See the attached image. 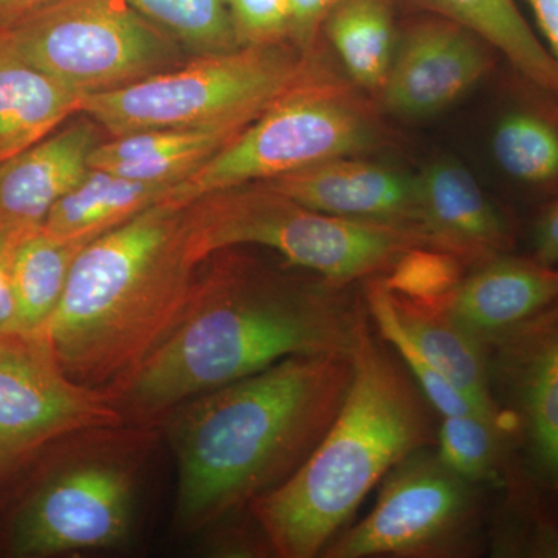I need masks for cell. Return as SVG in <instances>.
<instances>
[{"label":"cell","instance_id":"8992f818","mask_svg":"<svg viewBox=\"0 0 558 558\" xmlns=\"http://www.w3.org/2000/svg\"><path fill=\"white\" fill-rule=\"evenodd\" d=\"M317 68L284 43L205 53L185 68L86 95L81 112L112 137L150 130L247 128Z\"/></svg>","mask_w":558,"mask_h":558},{"label":"cell","instance_id":"9a60e30c","mask_svg":"<svg viewBox=\"0 0 558 558\" xmlns=\"http://www.w3.org/2000/svg\"><path fill=\"white\" fill-rule=\"evenodd\" d=\"M97 138L92 121H76L2 161L0 233L25 236L43 229L51 208L89 171Z\"/></svg>","mask_w":558,"mask_h":558},{"label":"cell","instance_id":"6da1fadb","mask_svg":"<svg viewBox=\"0 0 558 558\" xmlns=\"http://www.w3.org/2000/svg\"><path fill=\"white\" fill-rule=\"evenodd\" d=\"M178 325L117 392L124 424H160L186 400L292 355L351 352L365 299L351 286L301 281L218 252Z\"/></svg>","mask_w":558,"mask_h":558},{"label":"cell","instance_id":"52a82bcc","mask_svg":"<svg viewBox=\"0 0 558 558\" xmlns=\"http://www.w3.org/2000/svg\"><path fill=\"white\" fill-rule=\"evenodd\" d=\"M380 140L379 120L368 102L317 68L193 174L175 183L165 202L186 207L219 191L355 157L376 148Z\"/></svg>","mask_w":558,"mask_h":558},{"label":"cell","instance_id":"277c9868","mask_svg":"<svg viewBox=\"0 0 558 558\" xmlns=\"http://www.w3.org/2000/svg\"><path fill=\"white\" fill-rule=\"evenodd\" d=\"M351 355V385L326 435L282 486L248 506L275 556H322L366 495L438 439L432 405L374 329L366 304Z\"/></svg>","mask_w":558,"mask_h":558},{"label":"cell","instance_id":"e0dca14e","mask_svg":"<svg viewBox=\"0 0 558 558\" xmlns=\"http://www.w3.org/2000/svg\"><path fill=\"white\" fill-rule=\"evenodd\" d=\"M558 303V267L508 252L484 260L459 282L446 311L473 337H490Z\"/></svg>","mask_w":558,"mask_h":558},{"label":"cell","instance_id":"3957f363","mask_svg":"<svg viewBox=\"0 0 558 558\" xmlns=\"http://www.w3.org/2000/svg\"><path fill=\"white\" fill-rule=\"evenodd\" d=\"M189 205H154L84 245L44 337L70 379L117 396L170 336L197 269Z\"/></svg>","mask_w":558,"mask_h":558},{"label":"cell","instance_id":"9c48e42d","mask_svg":"<svg viewBox=\"0 0 558 558\" xmlns=\"http://www.w3.org/2000/svg\"><path fill=\"white\" fill-rule=\"evenodd\" d=\"M368 515L330 539L326 558L459 556L478 521L473 484L438 454L414 451L385 476Z\"/></svg>","mask_w":558,"mask_h":558},{"label":"cell","instance_id":"5b68a950","mask_svg":"<svg viewBox=\"0 0 558 558\" xmlns=\"http://www.w3.org/2000/svg\"><path fill=\"white\" fill-rule=\"evenodd\" d=\"M189 241L199 264L220 250L260 245L344 286L385 277L411 248H438L422 231L326 215L259 182L190 204Z\"/></svg>","mask_w":558,"mask_h":558},{"label":"cell","instance_id":"1f68e13d","mask_svg":"<svg viewBox=\"0 0 558 558\" xmlns=\"http://www.w3.org/2000/svg\"><path fill=\"white\" fill-rule=\"evenodd\" d=\"M543 263L558 264V199L548 202L539 208L534 223V253Z\"/></svg>","mask_w":558,"mask_h":558},{"label":"cell","instance_id":"ba28073f","mask_svg":"<svg viewBox=\"0 0 558 558\" xmlns=\"http://www.w3.org/2000/svg\"><path fill=\"white\" fill-rule=\"evenodd\" d=\"M14 50L81 97L130 86L172 50L126 0H60L0 27Z\"/></svg>","mask_w":558,"mask_h":558},{"label":"cell","instance_id":"603a6c76","mask_svg":"<svg viewBox=\"0 0 558 558\" xmlns=\"http://www.w3.org/2000/svg\"><path fill=\"white\" fill-rule=\"evenodd\" d=\"M442 20L472 32L510 69L558 98V61L538 39L513 0H414Z\"/></svg>","mask_w":558,"mask_h":558},{"label":"cell","instance_id":"d4e9b609","mask_svg":"<svg viewBox=\"0 0 558 558\" xmlns=\"http://www.w3.org/2000/svg\"><path fill=\"white\" fill-rule=\"evenodd\" d=\"M43 229L27 234L14 250L13 274L20 332L44 333L68 286L70 270L84 245Z\"/></svg>","mask_w":558,"mask_h":558},{"label":"cell","instance_id":"ffe728a7","mask_svg":"<svg viewBox=\"0 0 558 558\" xmlns=\"http://www.w3.org/2000/svg\"><path fill=\"white\" fill-rule=\"evenodd\" d=\"M83 98L35 68L0 35V163L53 134Z\"/></svg>","mask_w":558,"mask_h":558},{"label":"cell","instance_id":"d6986e66","mask_svg":"<svg viewBox=\"0 0 558 558\" xmlns=\"http://www.w3.org/2000/svg\"><path fill=\"white\" fill-rule=\"evenodd\" d=\"M388 296L400 329L433 368L457 385L481 410L495 416L506 414L492 387L486 344L462 329L446 311V304L424 303L389 289Z\"/></svg>","mask_w":558,"mask_h":558},{"label":"cell","instance_id":"83f0119b","mask_svg":"<svg viewBox=\"0 0 558 558\" xmlns=\"http://www.w3.org/2000/svg\"><path fill=\"white\" fill-rule=\"evenodd\" d=\"M458 256L433 247L411 248L400 256L384 279L399 295L432 304H447L464 278Z\"/></svg>","mask_w":558,"mask_h":558},{"label":"cell","instance_id":"836d02e7","mask_svg":"<svg viewBox=\"0 0 558 558\" xmlns=\"http://www.w3.org/2000/svg\"><path fill=\"white\" fill-rule=\"evenodd\" d=\"M60 0H0V27Z\"/></svg>","mask_w":558,"mask_h":558},{"label":"cell","instance_id":"4316f807","mask_svg":"<svg viewBox=\"0 0 558 558\" xmlns=\"http://www.w3.org/2000/svg\"><path fill=\"white\" fill-rule=\"evenodd\" d=\"M145 20L199 53L240 49L229 0H126Z\"/></svg>","mask_w":558,"mask_h":558},{"label":"cell","instance_id":"ac0fdd59","mask_svg":"<svg viewBox=\"0 0 558 558\" xmlns=\"http://www.w3.org/2000/svg\"><path fill=\"white\" fill-rule=\"evenodd\" d=\"M517 90L492 131V157L505 178L548 204L558 199V98L520 73Z\"/></svg>","mask_w":558,"mask_h":558},{"label":"cell","instance_id":"cb8c5ba5","mask_svg":"<svg viewBox=\"0 0 558 558\" xmlns=\"http://www.w3.org/2000/svg\"><path fill=\"white\" fill-rule=\"evenodd\" d=\"M325 31L352 81L380 94L396 51L389 0H343L329 14Z\"/></svg>","mask_w":558,"mask_h":558},{"label":"cell","instance_id":"2e32d148","mask_svg":"<svg viewBox=\"0 0 558 558\" xmlns=\"http://www.w3.org/2000/svg\"><path fill=\"white\" fill-rule=\"evenodd\" d=\"M416 180L422 226L438 248L478 266L515 247L512 223L461 163L436 160Z\"/></svg>","mask_w":558,"mask_h":558},{"label":"cell","instance_id":"7a4b0ae2","mask_svg":"<svg viewBox=\"0 0 558 558\" xmlns=\"http://www.w3.org/2000/svg\"><path fill=\"white\" fill-rule=\"evenodd\" d=\"M352 373L351 352L292 355L170 411L179 526L201 531L282 486L332 425Z\"/></svg>","mask_w":558,"mask_h":558},{"label":"cell","instance_id":"4fadbf2b","mask_svg":"<svg viewBox=\"0 0 558 558\" xmlns=\"http://www.w3.org/2000/svg\"><path fill=\"white\" fill-rule=\"evenodd\" d=\"M492 50L454 22H418L396 47L380 90L384 108L403 119H425L450 108L494 69Z\"/></svg>","mask_w":558,"mask_h":558},{"label":"cell","instance_id":"8fae6325","mask_svg":"<svg viewBox=\"0 0 558 558\" xmlns=\"http://www.w3.org/2000/svg\"><path fill=\"white\" fill-rule=\"evenodd\" d=\"M124 425L117 396L70 379L44 333H0V459Z\"/></svg>","mask_w":558,"mask_h":558},{"label":"cell","instance_id":"484cf974","mask_svg":"<svg viewBox=\"0 0 558 558\" xmlns=\"http://www.w3.org/2000/svg\"><path fill=\"white\" fill-rule=\"evenodd\" d=\"M515 439L512 417L458 414L442 417L438 428V457L469 483L498 478L510 440Z\"/></svg>","mask_w":558,"mask_h":558},{"label":"cell","instance_id":"d6a6232c","mask_svg":"<svg viewBox=\"0 0 558 558\" xmlns=\"http://www.w3.org/2000/svg\"><path fill=\"white\" fill-rule=\"evenodd\" d=\"M543 36L548 40V49L558 61V0H526Z\"/></svg>","mask_w":558,"mask_h":558},{"label":"cell","instance_id":"44dd1931","mask_svg":"<svg viewBox=\"0 0 558 558\" xmlns=\"http://www.w3.org/2000/svg\"><path fill=\"white\" fill-rule=\"evenodd\" d=\"M245 128L150 130L112 137L92 150L89 167L142 182L175 183L193 174Z\"/></svg>","mask_w":558,"mask_h":558},{"label":"cell","instance_id":"4dcf8cb0","mask_svg":"<svg viewBox=\"0 0 558 558\" xmlns=\"http://www.w3.org/2000/svg\"><path fill=\"white\" fill-rule=\"evenodd\" d=\"M25 236L0 233V333L20 332L11 266H13L14 250Z\"/></svg>","mask_w":558,"mask_h":558},{"label":"cell","instance_id":"7402d4cb","mask_svg":"<svg viewBox=\"0 0 558 558\" xmlns=\"http://www.w3.org/2000/svg\"><path fill=\"white\" fill-rule=\"evenodd\" d=\"M171 183L142 182L89 168L57 202L43 230L65 241L90 242L167 199Z\"/></svg>","mask_w":558,"mask_h":558},{"label":"cell","instance_id":"f1b7e54d","mask_svg":"<svg viewBox=\"0 0 558 558\" xmlns=\"http://www.w3.org/2000/svg\"><path fill=\"white\" fill-rule=\"evenodd\" d=\"M240 47H264L289 39V0H229Z\"/></svg>","mask_w":558,"mask_h":558},{"label":"cell","instance_id":"5bb4252c","mask_svg":"<svg viewBox=\"0 0 558 558\" xmlns=\"http://www.w3.org/2000/svg\"><path fill=\"white\" fill-rule=\"evenodd\" d=\"M259 183L326 215L407 227L428 236L416 178L384 165L340 157Z\"/></svg>","mask_w":558,"mask_h":558},{"label":"cell","instance_id":"f546056e","mask_svg":"<svg viewBox=\"0 0 558 558\" xmlns=\"http://www.w3.org/2000/svg\"><path fill=\"white\" fill-rule=\"evenodd\" d=\"M340 2L343 0H289V39L295 49L311 57L319 32Z\"/></svg>","mask_w":558,"mask_h":558},{"label":"cell","instance_id":"30bf717a","mask_svg":"<svg viewBox=\"0 0 558 558\" xmlns=\"http://www.w3.org/2000/svg\"><path fill=\"white\" fill-rule=\"evenodd\" d=\"M135 465L112 451H84L54 469L14 513L11 553L20 557L113 548L130 535Z\"/></svg>","mask_w":558,"mask_h":558},{"label":"cell","instance_id":"7c38bea8","mask_svg":"<svg viewBox=\"0 0 558 558\" xmlns=\"http://www.w3.org/2000/svg\"><path fill=\"white\" fill-rule=\"evenodd\" d=\"M492 387L501 391L546 483L558 490V303L486 340Z\"/></svg>","mask_w":558,"mask_h":558}]
</instances>
